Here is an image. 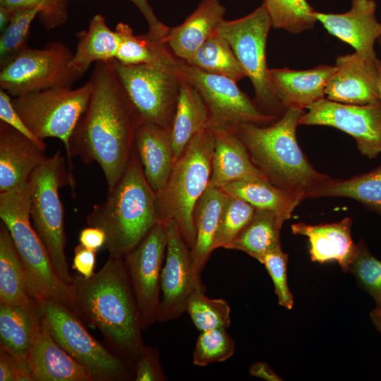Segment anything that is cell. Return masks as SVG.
I'll return each mask as SVG.
<instances>
[{
	"mask_svg": "<svg viewBox=\"0 0 381 381\" xmlns=\"http://www.w3.org/2000/svg\"><path fill=\"white\" fill-rule=\"evenodd\" d=\"M90 79L91 97L70 139L71 186L74 189L72 158L78 157L86 164L99 165L110 190L126 169L135 132L143 122L113 60L96 62Z\"/></svg>",
	"mask_w": 381,
	"mask_h": 381,
	"instance_id": "obj_1",
	"label": "cell"
},
{
	"mask_svg": "<svg viewBox=\"0 0 381 381\" xmlns=\"http://www.w3.org/2000/svg\"><path fill=\"white\" fill-rule=\"evenodd\" d=\"M71 285L77 315L99 330L112 351L133 363L145 345L123 258L109 255L97 272L73 277Z\"/></svg>",
	"mask_w": 381,
	"mask_h": 381,
	"instance_id": "obj_2",
	"label": "cell"
},
{
	"mask_svg": "<svg viewBox=\"0 0 381 381\" xmlns=\"http://www.w3.org/2000/svg\"><path fill=\"white\" fill-rule=\"evenodd\" d=\"M304 114V110L287 109L267 126L244 123L233 132L271 183L306 199L333 179L310 164L297 142L296 128Z\"/></svg>",
	"mask_w": 381,
	"mask_h": 381,
	"instance_id": "obj_3",
	"label": "cell"
},
{
	"mask_svg": "<svg viewBox=\"0 0 381 381\" xmlns=\"http://www.w3.org/2000/svg\"><path fill=\"white\" fill-rule=\"evenodd\" d=\"M88 226L106 234L104 248L123 258L157 222L156 193L147 182L135 147L126 169L104 201L93 206Z\"/></svg>",
	"mask_w": 381,
	"mask_h": 381,
	"instance_id": "obj_4",
	"label": "cell"
},
{
	"mask_svg": "<svg viewBox=\"0 0 381 381\" xmlns=\"http://www.w3.org/2000/svg\"><path fill=\"white\" fill-rule=\"evenodd\" d=\"M0 217L23 264L30 296L60 302L77 314L73 286L57 275L49 253L31 224L29 181L0 193Z\"/></svg>",
	"mask_w": 381,
	"mask_h": 381,
	"instance_id": "obj_5",
	"label": "cell"
},
{
	"mask_svg": "<svg viewBox=\"0 0 381 381\" xmlns=\"http://www.w3.org/2000/svg\"><path fill=\"white\" fill-rule=\"evenodd\" d=\"M214 144V131L207 126L190 141L164 186L155 193L157 222L176 224L190 250L196 238L193 212L208 187Z\"/></svg>",
	"mask_w": 381,
	"mask_h": 381,
	"instance_id": "obj_6",
	"label": "cell"
},
{
	"mask_svg": "<svg viewBox=\"0 0 381 381\" xmlns=\"http://www.w3.org/2000/svg\"><path fill=\"white\" fill-rule=\"evenodd\" d=\"M70 184L68 169L60 150L36 168L29 179L30 214L33 226L46 247L59 278L71 284L65 253L64 208L59 190Z\"/></svg>",
	"mask_w": 381,
	"mask_h": 381,
	"instance_id": "obj_7",
	"label": "cell"
},
{
	"mask_svg": "<svg viewBox=\"0 0 381 381\" xmlns=\"http://www.w3.org/2000/svg\"><path fill=\"white\" fill-rule=\"evenodd\" d=\"M37 302L41 320L54 339L86 369L93 381L134 377L133 363L96 340L71 309L52 300Z\"/></svg>",
	"mask_w": 381,
	"mask_h": 381,
	"instance_id": "obj_8",
	"label": "cell"
},
{
	"mask_svg": "<svg viewBox=\"0 0 381 381\" xmlns=\"http://www.w3.org/2000/svg\"><path fill=\"white\" fill-rule=\"evenodd\" d=\"M272 26L268 12L262 4L242 18L224 20L216 32L228 42L250 80L258 107L265 114L279 117L285 109L272 89L266 61V43Z\"/></svg>",
	"mask_w": 381,
	"mask_h": 381,
	"instance_id": "obj_9",
	"label": "cell"
},
{
	"mask_svg": "<svg viewBox=\"0 0 381 381\" xmlns=\"http://www.w3.org/2000/svg\"><path fill=\"white\" fill-rule=\"evenodd\" d=\"M92 91V83L89 79L78 88L46 89L15 97L12 102L38 138H55L63 143L68 161L70 139L87 107Z\"/></svg>",
	"mask_w": 381,
	"mask_h": 381,
	"instance_id": "obj_10",
	"label": "cell"
},
{
	"mask_svg": "<svg viewBox=\"0 0 381 381\" xmlns=\"http://www.w3.org/2000/svg\"><path fill=\"white\" fill-rule=\"evenodd\" d=\"M173 68L201 95L209 113L207 126L212 130L234 131L241 123L264 125L278 119L262 112L231 78L202 71L177 57Z\"/></svg>",
	"mask_w": 381,
	"mask_h": 381,
	"instance_id": "obj_11",
	"label": "cell"
},
{
	"mask_svg": "<svg viewBox=\"0 0 381 381\" xmlns=\"http://www.w3.org/2000/svg\"><path fill=\"white\" fill-rule=\"evenodd\" d=\"M73 55L59 41L51 42L42 49L27 46L1 67V89L15 97L53 87H72L81 78L70 66Z\"/></svg>",
	"mask_w": 381,
	"mask_h": 381,
	"instance_id": "obj_12",
	"label": "cell"
},
{
	"mask_svg": "<svg viewBox=\"0 0 381 381\" xmlns=\"http://www.w3.org/2000/svg\"><path fill=\"white\" fill-rule=\"evenodd\" d=\"M175 58L170 64L128 65L113 60L143 123L171 128L181 80L173 68Z\"/></svg>",
	"mask_w": 381,
	"mask_h": 381,
	"instance_id": "obj_13",
	"label": "cell"
},
{
	"mask_svg": "<svg viewBox=\"0 0 381 381\" xmlns=\"http://www.w3.org/2000/svg\"><path fill=\"white\" fill-rule=\"evenodd\" d=\"M167 241V224L157 222L144 238L123 257L143 330L157 321L161 274Z\"/></svg>",
	"mask_w": 381,
	"mask_h": 381,
	"instance_id": "obj_14",
	"label": "cell"
},
{
	"mask_svg": "<svg viewBox=\"0 0 381 381\" xmlns=\"http://www.w3.org/2000/svg\"><path fill=\"white\" fill-rule=\"evenodd\" d=\"M299 123L327 126L351 135L362 155L374 159L381 153V101L365 105L323 98L309 106Z\"/></svg>",
	"mask_w": 381,
	"mask_h": 381,
	"instance_id": "obj_15",
	"label": "cell"
},
{
	"mask_svg": "<svg viewBox=\"0 0 381 381\" xmlns=\"http://www.w3.org/2000/svg\"><path fill=\"white\" fill-rule=\"evenodd\" d=\"M168 226V241L163 265L157 321L164 322L179 318L186 310L188 301L198 289H205L201 277L193 267L190 249L174 223Z\"/></svg>",
	"mask_w": 381,
	"mask_h": 381,
	"instance_id": "obj_16",
	"label": "cell"
},
{
	"mask_svg": "<svg viewBox=\"0 0 381 381\" xmlns=\"http://www.w3.org/2000/svg\"><path fill=\"white\" fill-rule=\"evenodd\" d=\"M375 0H352L349 11L342 13L316 11L317 20L327 32L351 45L363 58L377 60L374 45L381 37V23L375 17Z\"/></svg>",
	"mask_w": 381,
	"mask_h": 381,
	"instance_id": "obj_17",
	"label": "cell"
},
{
	"mask_svg": "<svg viewBox=\"0 0 381 381\" xmlns=\"http://www.w3.org/2000/svg\"><path fill=\"white\" fill-rule=\"evenodd\" d=\"M375 61H369L356 52L339 56L334 65L336 71L326 84V99L354 105H365L379 100Z\"/></svg>",
	"mask_w": 381,
	"mask_h": 381,
	"instance_id": "obj_18",
	"label": "cell"
},
{
	"mask_svg": "<svg viewBox=\"0 0 381 381\" xmlns=\"http://www.w3.org/2000/svg\"><path fill=\"white\" fill-rule=\"evenodd\" d=\"M335 71V66L325 64L304 70L285 67L270 69L269 76L274 92L285 110H304L325 98L327 82Z\"/></svg>",
	"mask_w": 381,
	"mask_h": 381,
	"instance_id": "obj_19",
	"label": "cell"
},
{
	"mask_svg": "<svg viewBox=\"0 0 381 381\" xmlns=\"http://www.w3.org/2000/svg\"><path fill=\"white\" fill-rule=\"evenodd\" d=\"M291 227L294 234L308 238L312 261L320 263L336 261L342 272H349L357 253V243L351 237L350 217L337 222L313 225L299 222Z\"/></svg>",
	"mask_w": 381,
	"mask_h": 381,
	"instance_id": "obj_20",
	"label": "cell"
},
{
	"mask_svg": "<svg viewBox=\"0 0 381 381\" xmlns=\"http://www.w3.org/2000/svg\"><path fill=\"white\" fill-rule=\"evenodd\" d=\"M44 150L0 121V193L26 183L47 158Z\"/></svg>",
	"mask_w": 381,
	"mask_h": 381,
	"instance_id": "obj_21",
	"label": "cell"
},
{
	"mask_svg": "<svg viewBox=\"0 0 381 381\" xmlns=\"http://www.w3.org/2000/svg\"><path fill=\"white\" fill-rule=\"evenodd\" d=\"M225 11L220 0H202L182 23L169 28L164 44L175 56L188 61L216 32Z\"/></svg>",
	"mask_w": 381,
	"mask_h": 381,
	"instance_id": "obj_22",
	"label": "cell"
},
{
	"mask_svg": "<svg viewBox=\"0 0 381 381\" xmlns=\"http://www.w3.org/2000/svg\"><path fill=\"white\" fill-rule=\"evenodd\" d=\"M28 360L34 381H93L86 369L54 339L42 320Z\"/></svg>",
	"mask_w": 381,
	"mask_h": 381,
	"instance_id": "obj_23",
	"label": "cell"
},
{
	"mask_svg": "<svg viewBox=\"0 0 381 381\" xmlns=\"http://www.w3.org/2000/svg\"><path fill=\"white\" fill-rule=\"evenodd\" d=\"M134 147L145 176L157 193L166 183L174 164L171 129L142 123L135 132Z\"/></svg>",
	"mask_w": 381,
	"mask_h": 381,
	"instance_id": "obj_24",
	"label": "cell"
},
{
	"mask_svg": "<svg viewBox=\"0 0 381 381\" xmlns=\"http://www.w3.org/2000/svg\"><path fill=\"white\" fill-rule=\"evenodd\" d=\"M213 131L214 144L208 187L221 188L238 181L266 178L253 164L245 145L233 131Z\"/></svg>",
	"mask_w": 381,
	"mask_h": 381,
	"instance_id": "obj_25",
	"label": "cell"
},
{
	"mask_svg": "<svg viewBox=\"0 0 381 381\" xmlns=\"http://www.w3.org/2000/svg\"><path fill=\"white\" fill-rule=\"evenodd\" d=\"M41 325L38 302L0 304V347L13 355L28 357Z\"/></svg>",
	"mask_w": 381,
	"mask_h": 381,
	"instance_id": "obj_26",
	"label": "cell"
},
{
	"mask_svg": "<svg viewBox=\"0 0 381 381\" xmlns=\"http://www.w3.org/2000/svg\"><path fill=\"white\" fill-rule=\"evenodd\" d=\"M228 196L220 188L207 187L195 207L193 221L196 238L190 253L193 270L199 277L214 250L216 232Z\"/></svg>",
	"mask_w": 381,
	"mask_h": 381,
	"instance_id": "obj_27",
	"label": "cell"
},
{
	"mask_svg": "<svg viewBox=\"0 0 381 381\" xmlns=\"http://www.w3.org/2000/svg\"><path fill=\"white\" fill-rule=\"evenodd\" d=\"M179 92L171 124V140L175 162L190 141L207 126L209 113L198 91L180 78Z\"/></svg>",
	"mask_w": 381,
	"mask_h": 381,
	"instance_id": "obj_28",
	"label": "cell"
},
{
	"mask_svg": "<svg viewBox=\"0 0 381 381\" xmlns=\"http://www.w3.org/2000/svg\"><path fill=\"white\" fill-rule=\"evenodd\" d=\"M229 195L239 198L255 209L276 212L286 219L305 198L279 188L265 177L250 178L229 183L221 188Z\"/></svg>",
	"mask_w": 381,
	"mask_h": 381,
	"instance_id": "obj_29",
	"label": "cell"
},
{
	"mask_svg": "<svg viewBox=\"0 0 381 381\" xmlns=\"http://www.w3.org/2000/svg\"><path fill=\"white\" fill-rule=\"evenodd\" d=\"M77 35L78 42L70 66L81 77L93 62L115 59L119 37L115 30L107 26L102 15H95L87 30L79 32Z\"/></svg>",
	"mask_w": 381,
	"mask_h": 381,
	"instance_id": "obj_30",
	"label": "cell"
},
{
	"mask_svg": "<svg viewBox=\"0 0 381 381\" xmlns=\"http://www.w3.org/2000/svg\"><path fill=\"white\" fill-rule=\"evenodd\" d=\"M286 220L272 211L256 209L249 223L227 249L243 251L262 263L268 251L281 246L280 233Z\"/></svg>",
	"mask_w": 381,
	"mask_h": 381,
	"instance_id": "obj_31",
	"label": "cell"
},
{
	"mask_svg": "<svg viewBox=\"0 0 381 381\" xmlns=\"http://www.w3.org/2000/svg\"><path fill=\"white\" fill-rule=\"evenodd\" d=\"M24 268L6 226L0 225V304L18 305L32 300Z\"/></svg>",
	"mask_w": 381,
	"mask_h": 381,
	"instance_id": "obj_32",
	"label": "cell"
},
{
	"mask_svg": "<svg viewBox=\"0 0 381 381\" xmlns=\"http://www.w3.org/2000/svg\"><path fill=\"white\" fill-rule=\"evenodd\" d=\"M115 32L119 37V47L115 59L128 64H170L175 56L167 45L151 37L147 32L136 35L129 25L117 24Z\"/></svg>",
	"mask_w": 381,
	"mask_h": 381,
	"instance_id": "obj_33",
	"label": "cell"
},
{
	"mask_svg": "<svg viewBox=\"0 0 381 381\" xmlns=\"http://www.w3.org/2000/svg\"><path fill=\"white\" fill-rule=\"evenodd\" d=\"M344 197L353 199L366 210L381 216V165L346 180L333 179L310 198Z\"/></svg>",
	"mask_w": 381,
	"mask_h": 381,
	"instance_id": "obj_34",
	"label": "cell"
},
{
	"mask_svg": "<svg viewBox=\"0 0 381 381\" xmlns=\"http://www.w3.org/2000/svg\"><path fill=\"white\" fill-rule=\"evenodd\" d=\"M186 62L202 71L231 78L236 83L246 77L231 46L217 32Z\"/></svg>",
	"mask_w": 381,
	"mask_h": 381,
	"instance_id": "obj_35",
	"label": "cell"
},
{
	"mask_svg": "<svg viewBox=\"0 0 381 381\" xmlns=\"http://www.w3.org/2000/svg\"><path fill=\"white\" fill-rule=\"evenodd\" d=\"M272 27L297 34L313 28L316 11L306 0H263Z\"/></svg>",
	"mask_w": 381,
	"mask_h": 381,
	"instance_id": "obj_36",
	"label": "cell"
},
{
	"mask_svg": "<svg viewBox=\"0 0 381 381\" xmlns=\"http://www.w3.org/2000/svg\"><path fill=\"white\" fill-rule=\"evenodd\" d=\"M205 289L196 290L189 298L186 312L200 332L217 328H228L231 325V308L222 298H210Z\"/></svg>",
	"mask_w": 381,
	"mask_h": 381,
	"instance_id": "obj_37",
	"label": "cell"
},
{
	"mask_svg": "<svg viewBox=\"0 0 381 381\" xmlns=\"http://www.w3.org/2000/svg\"><path fill=\"white\" fill-rule=\"evenodd\" d=\"M255 210L246 201L229 195L221 214L213 243V250L219 248L227 249L231 243L249 223Z\"/></svg>",
	"mask_w": 381,
	"mask_h": 381,
	"instance_id": "obj_38",
	"label": "cell"
},
{
	"mask_svg": "<svg viewBox=\"0 0 381 381\" xmlns=\"http://www.w3.org/2000/svg\"><path fill=\"white\" fill-rule=\"evenodd\" d=\"M361 289L375 301V308L381 309V260L370 251L361 238L357 243V253L349 270Z\"/></svg>",
	"mask_w": 381,
	"mask_h": 381,
	"instance_id": "obj_39",
	"label": "cell"
},
{
	"mask_svg": "<svg viewBox=\"0 0 381 381\" xmlns=\"http://www.w3.org/2000/svg\"><path fill=\"white\" fill-rule=\"evenodd\" d=\"M236 344L225 328L200 332L193 353V363L198 366L223 362L231 358Z\"/></svg>",
	"mask_w": 381,
	"mask_h": 381,
	"instance_id": "obj_40",
	"label": "cell"
},
{
	"mask_svg": "<svg viewBox=\"0 0 381 381\" xmlns=\"http://www.w3.org/2000/svg\"><path fill=\"white\" fill-rule=\"evenodd\" d=\"M41 11V8L14 10L11 22L0 38L1 67L27 47L31 23Z\"/></svg>",
	"mask_w": 381,
	"mask_h": 381,
	"instance_id": "obj_41",
	"label": "cell"
},
{
	"mask_svg": "<svg viewBox=\"0 0 381 381\" xmlns=\"http://www.w3.org/2000/svg\"><path fill=\"white\" fill-rule=\"evenodd\" d=\"M288 254L284 253L282 246L268 251L262 260L274 288L279 304L289 310L294 307V296L287 280Z\"/></svg>",
	"mask_w": 381,
	"mask_h": 381,
	"instance_id": "obj_42",
	"label": "cell"
},
{
	"mask_svg": "<svg viewBox=\"0 0 381 381\" xmlns=\"http://www.w3.org/2000/svg\"><path fill=\"white\" fill-rule=\"evenodd\" d=\"M0 6L13 10L41 8L39 20L47 29L61 25L68 17L66 0H0Z\"/></svg>",
	"mask_w": 381,
	"mask_h": 381,
	"instance_id": "obj_43",
	"label": "cell"
},
{
	"mask_svg": "<svg viewBox=\"0 0 381 381\" xmlns=\"http://www.w3.org/2000/svg\"><path fill=\"white\" fill-rule=\"evenodd\" d=\"M133 373L135 381L167 380L159 361V351L150 346H145L143 353L133 362Z\"/></svg>",
	"mask_w": 381,
	"mask_h": 381,
	"instance_id": "obj_44",
	"label": "cell"
},
{
	"mask_svg": "<svg viewBox=\"0 0 381 381\" xmlns=\"http://www.w3.org/2000/svg\"><path fill=\"white\" fill-rule=\"evenodd\" d=\"M0 381H34L28 357L0 347Z\"/></svg>",
	"mask_w": 381,
	"mask_h": 381,
	"instance_id": "obj_45",
	"label": "cell"
},
{
	"mask_svg": "<svg viewBox=\"0 0 381 381\" xmlns=\"http://www.w3.org/2000/svg\"><path fill=\"white\" fill-rule=\"evenodd\" d=\"M0 120L29 138L43 150H46V143L30 131L13 107L11 95L2 89H0Z\"/></svg>",
	"mask_w": 381,
	"mask_h": 381,
	"instance_id": "obj_46",
	"label": "cell"
},
{
	"mask_svg": "<svg viewBox=\"0 0 381 381\" xmlns=\"http://www.w3.org/2000/svg\"><path fill=\"white\" fill-rule=\"evenodd\" d=\"M130 1L135 5L145 18L149 27L147 33L153 38L164 42L169 28L157 18L147 0Z\"/></svg>",
	"mask_w": 381,
	"mask_h": 381,
	"instance_id": "obj_47",
	"label": "cell"
},
{
	"mask_svg": "<svg viewBox=\"0 0 381 381\" xmlns=\"http://www.w3.org/2000/svg\"><path fill=\"white\" fill-rule=\"evenodd\" d=\"M97 252L85 248L80 243L74 248L72 267L84 278L88 279L95 273Z\"/></svg>",
	"mask_w": 381,
	"mask_h": 381,
	"instance_id": "obj_48",
	"label": "cell"
},
{
	"mask_svg": "<svg viewBox=\"0 0 381 381\" xmlns=\"http://www.w3.org/2000/svg\"><path fill=\"white\" fill-rule=\"evenodd\" d=\"M79 241L83 247L97 251L104 248L106 234L100 228L89 226L80 231Z\"/></svg>",
	"mask_w": 381,
	"mask_h": 381,
	"instance_id": "obj_49",
	"label": "cell"
},
{
	"mask_svg": "<svg viewBox=\"0 0 381 381\" xmlns=\"http://www.w3.org/2000/svg\"><path fill=\"white\" fill-rule=\"evenodd\" d=\"M251 375L267 381H280L282 378L264 362H255L249 368Z\"/></svg>",
	"mask_w": 381,
	"mask_h": 381,
	"instance_id": "obj_50",
	"label": "cell"
},
{
	"mask_svg": "<svg viewBox=\"0 0 381 381\" xmlns=\"http://www.w3.org/2000/svg\"><path fill=\"white\" fill-rule=\"evenodd\" d=\"M13 13V9L0 6V30L1 32H3L9 25Z\"/></svg>",
	"mask_w": 381,
	"mask_h": 381,
	"instance_id": "obj_51",
	"label": "cell"
},
{
	"mask_svg": "<svg viewBox=\"0 0 381 381\" xmlns=\"http://www.w3.org/2000/svg\"><path fill=\"white\" fill-rule=\"evenodd\" d=\"M370 318L376 330L381 334V309L373 308L370 312Z\"/></svg>",
	"mask_w": 381,
	"mask_h": 381,
	"instance_id": "obj_52",
	"label": "cell"
},
{
	"mask_svg": "<svg viewBox=\"0 0 381 381\" xmlns=\"http://www.w3.org/2000/svg\"><path fill=\"white\" fill-rule=\"evenodd\" d=\"M377 73H378V91L380 95V99L381 101V59H377L375 61Z\"/></svg>",
	"mask_w": 381,
	"mask_h": 381,
	"instance_id": "obj_53",
	"label": "cell"
},
{
	"mask_svg": "<svg viewBox=\"0 0 381 381\" xmlns=\"http://www.w3.org/2000/svg\"><path fill=\"white\" fill-rule=\"evenodd\" d=\"M377 42L381 46V37H380L379 39L377 40Z\"/></svg>",
	"mask_w": 381,
	"mask_h": 381,
	"instance_id": "obj_54",
	"label": "cell"
}]
</instances>
